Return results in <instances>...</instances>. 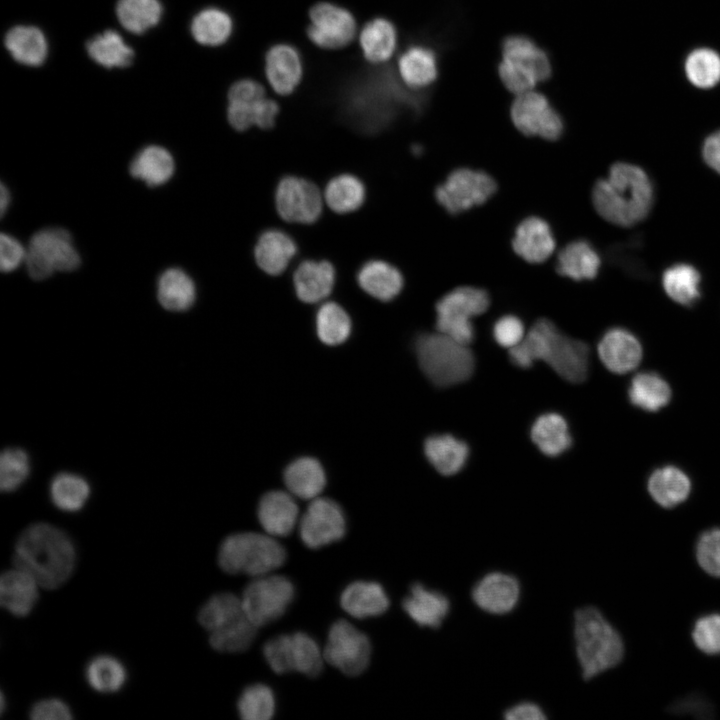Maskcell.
Returning <instances> with one entry per match:
<instances>
[{"label":"cell","mask_w":720,"mask_h":720,"mask_svg":"<svg viewBox=\"0 0 720 720\" xmlns=\"http://www.w3.org/2000/svg\"><path fill=\"white\" fill-rule=\"evenodd\" d=\"M489 304V295L482 288H454L436 303V331L469 345L474 339L472 319L483 314Z\"/></svg>","instance_id":"8"},{"label":"cell","mask_w":720,"mask_h":720,"mask_svg":"<svg viewBox=\"0 0 720 720\" xmlns=\"http://www.w3.org/2000/svg\"><path fill=\"white\" fill-rule=\"evenodd\" d=\"M574 639L585 680L616 667L624 657L621 635L596 607L585 606L575 611Z\"/></svg>","instance_id":"4"},{"label":"cell","mask_w":720,"mask_h":720,"mask_svg":"<svg viewBox=\"0 0 720 720\" xmlns=\"http://www.w3.org/2000/svg\"><path fill=\"white\" fill-rule=\"evenodd\" d=\"M4 42L12 57L21 64L39 66L47 57V41L37 27L15 26L7 32Z\"/></svg>","instance_id":"37"},{"label":"cell","mask_w":720,"mask_h":720,"mask_svg":"<svg viewBox=\"0 0 720 720\" xmlns=\"http://www.w3.org/2000/svg\"><path fill=\"white\" fill-rule=\"evenodd\" d=\"M279 112L277 102L272 99L262 98L256 107L255 125L260 129H270L275 124V118Z\"/></svg>","instance_id":"61"},{"label":"cell","mask_w":720,"mask_h":720,"mask_svg":"<svg viewBox=\"0 0 720 720\" xmlns=\"http://www.w3.org/2000/svg\"><path fill=\"white\" fill-rule=\"evenodd\" d=\"M498 75L505 88L516 95L533 90L539 83L529 70L506 59L499 63Z\"/></svg>","instance_id":"55"},{"label":"cell","mask_w":720,"mask_h":720,"mask_svg":"<svg viewBox=\"0 0 720 720\" xmlns=\"http://www.w3.org/2000/svg\"><path fill=\"white\" fill-rule=\"evenodd\" d=\"M504 718L507 720H544L547 716L538 704L525 701L505 710Z\"/></svg>","instance_id":"60"},{"label":"cell","mask_w":720,"mask_h":720,"mask_svg":"<svg viewBox=\"0 0 720 720\" xmlns=\"http://www.w3.org/2000/svg\"><path fill=\"white\" fill-rule=\"evenodd\" d=\"M389 604L384 588L371 581L353 582L340 596L342 609L357 619L379 616L389 608Z\"/></svg>","instance_id":"29"},{"label":"cell","mask_w":720,"mask_h":720,"mask_svg":"<svg viewBox=\"0 0 720 720\" xmlns=\"http://www.w3.org/2000/svg\"><path fill=\"white\" fill-rule=\"evenodd\" d=\"M316 333L326 345L344 343L351 334L352 322L346 310L336 302H324L315 317Z\"/></svg>","instance_id":"45"},{"label":"cell","mask_w":720,"mask_h":720,"mask_svg":"<svg viewBox=\"0 0 720 720\" xmlns=\"http://www.w3.org/2000/svg\"><path fill=\"white\" fill-rule=\"evenodd\" d=\"M29 716L33 720H69L73 717L70 707L58 698L37 701L32 705Z\"/></svg>","instance_id":"58"},{"label":"cell","mask_w":720,"mask_h":720,"mask_svg":"<svg viewBox=\"0 0 720 720\" xmlns=\"http://www.w3.org/2000/svg\"><path fill=\"white\" fill-rule=\"evenodd\" d=\"M513 125L525 136L555 141L564 132V120L546 95L534 90L517 95L510 108Z\"/></svg>","instance_id":"13"},{"label":"cell","mask_w":720,"mask_h":720,"mask_svg":"<svg viewBox=\"0 0 720 720\" xmlns=\"http://www.w3.org/2000/svg\"><path fill=\"white\" fill-rule=\"evenodd\" d=\"M38 582L26 571L14 567L0 578V604L10 614L25 617L39 598Z\"/></svg>","instance_id":"24"},{"label":"cell","mask_w":720,"mask_h":720,"mask_svg":"<svg viewBox=\"0 0 720 720\" xmlns=\"http://www.w3.org/2000/svg\"><path fill=\"white\" fill-rule=\"evenodd\" d=\"M696 559L710 576L720 577V528L704 531L696 543Z\"/></svg>","instance_id":"54"},{"label":"cell","mask_w":720,"mask_h":720,"mask_svg":"<svg viewBox=\"0 0 720 720\" xmlns=\"http://www.w3.org/2000/svg\"><path fill=\"white\" fill-rule=\"evenodd\" d=\"M293 583L285 576L255 577L245 587L241 601L247 617L261 627L279 619L294 599Z\"/></svg>","instance_id":"11"},{"label":"cell","mask_w":720,"mask_h":720,"mask_svg":"<svg viewBox=\"0 0 720 720\" xmlns=\"http://www.w3.org/2000/svg\"><path fill=\"white\" fill-rule=\"evenodd\" d=\"M356 281L366 294L381 302L393 300L404 285L400 270L380 259L365 262L356 274Z\"/></svg>","instance_id":"27"},{"label":"cell","mask_w":720,"mask_h":720,"mask_svg":"<svg viewBox=\"0 0 720 720\" xmlns=\"http://www.w3.org/2000/svg\"><path fill=\"white\" fill-rule=\"evenodd\" d=\"M297 252L298 246L288 233L269 228L258 236L253 258L262 272L269 276H279L286 271Z\"/></svg>","instance_id":"18"},{"label":"cell","mask_w":720,"mask_h":720,"mask_svg":"<svg viewBox=\"0 0 720 720\" xmlns=\"http://www.w3.org/2000/svg\"><path fill=\"white\" fill-rule=\"evenodd\" d=\"M592 202L606 221L631 227L642 221L653 203V186L646 172L635 165L618 162L592 190Z\"/></svg>","instance_id":"3"},{"label":"cell","mask_w":720,"mask_h":720,"mask_svg":"<svg viewBox=\"0 0 720 720\" xmlns=\"http://www.w3.org/2000/svg\"><path fill=\"white\" fill-rule=\"evenodd\" d=\"M299 508L289 492L265 493L258 504L257 517L264 531L273 537L288 536L298 522Z\"/></svg>","instance_id":"22"},{"label":"cell","mask_w":720,"mask_h":720,"mask_svg":"<svg viewBox=\"0 0 720 720\" xmlns=\"http://www.w3.org/2000/svg\"><path fill=\"white\" fill-rule=\"evenodd\" d=\"M497 183L488 173L468 167L456 168L435 189V199L449 214L457 215L487 202Z\"/></svg>","instance_id":"9"},{"label":"cell","mask_w":720,"mask_h":720,"mask_svg":"<svg viewBox=\"0 0 720 720\" xmlns=\"http://www.w3.org/2000/svg\"><path fill=\"white\" fill-rule=\"evenodd\" d=\"M691 637L701 652L707 655L720 654V614L712 613L698 618Z\"/></svg>","instance_id":"53"},{"label":"cell","mask_w":720,"mask_h":720,"mask_svg":"<svg viewBox=\"0 0 720 720\" xmlns=\"http://www.w3.org/2000/svg\"><path fill=\"white\" fill-rule=\"evenodd\" d=\"M525 335V327L521 319L514 315L502 316L493 327V336L496 342L508 349L517 346Z\"/></svg>","instance_id":"56"},{"label":"cell","mask_w":720,"mask_h":720,"mask_svg":"<svg viewBox=\"0 0 720 720\" xmlns=\"http://www.w3.org/2000/svg\"><path fill=\"white\" fill-rule=\"evenodd\" d=\"M263 653L268 665L277 674L295 671L315 677L323 667V651L304 632L282 634L268 640Z\"/></svg>","instance_id":"10"},{"label":"cell","mask_w":720,"mask_h":720,"mask_svg":"<svg viewBox=\"0 0 720 720\" xmlns=\"http://www.w3.org/2000/svg\"><path fill=\"white\" fill-rule=\"evenodd\" d=\"M217 559L224 572L255 578L270 574L282 566L286 560V550L267 533L239 532L222 541Z\"/></svg>","instance_id":"6"},{"label":"cell","mask_w":720,"mask_h":720,"mask_svg":"<svg viewBox=\"0 0 720 720\" xmlns=\"http://www.w3.org/2000/svg\"><path fill=\"white\" fill-rule=\"evenodd\" d=\"M371 656L369 638L350 622L340 619L329 629L323 657L328 664L348 676L361 674Z\"/></svg>","instance_id":"14"},{"label":"cell","mask_w":720,"mask_h":720,"mask_svg":"<svg viewBox=\"0 0 720 720\" xmlns=\"http://www.w3.org/2000/svg\"><path fill=\"white\" fill-rule=\"evenodd\" d=\"M531 439L549 457L559 456L572 443L566 420L556 413H546L537 418L531 428Z\"/></svg>","instance_id":"38"},{"label":"cell","mask_w":720,"mask_h":720,"mask_svg":"<svg viewBox=\"0 0 720 720\" xmlns=\"http://www.w3.org/2000/svg\"><path fill=\"white\" fill-rule=\"evenodd\" d=\"M520 598V583L513 575L491 572L472 588V599L478 608L495 615L511 612Z\"/></svg>","instance_id":"17"},{"label":"cell","mask_w":720,"mask_h":720,"mask_svg":"<svg viewBox=\"0 0 720 720\" xmlns=\"http://www.w3.org/2000/svg\"><path fill=\"white\" fill-rule=\"evenodd\" d=\"M10 203V194L7 187L4 185V183L1 184L0 189V211L1 215L3 216L9 206Z\"/></svg>","instance_id":"63"},{"label":"cell","mask_w":720,"mask_h":720,"mask_svg":"<svg viewBox=\"0 0 720 720\" xmlns=\"http://www.w3.org/2000/svg\"><path fill=\"white\" fill-rule=\"evenodd\" d=\"M265 97L264 87L255 80L243 79L229 89L228 101L253 103Z\"/></svg>","instance_id":"59"},{"label":"cell","mask_w":720,"mask_h":720,"mask_svg":"<svg viewBox=\"0 0 720 720\" xmlns=\"http://www.w3.org/2000/svg\"><path fill=\"white\" fill-rule=\"evenodd\" d=\"M690 491L689 477L675 466L667 465L656 469L648 480L650 496L663 508H673L684 502Z\"/></svg>","instance_id":"32"},{"label":"cell","mask_w":720,"mask_h":720,"mask_svg":"<svg viewBox=\"0 0 720 720\" xmlns=\"http://www.w3.org/2000/svg\"><path fill=\"white\" fill-rule=\"evenodd\" d=\"M601 258L592 244L586 240H574L558 253L556 271L575 281L592 280L599 272Z\"/></svg>","instance_id":"30"},{"label":"cell","mask_w":720,"mask_h":720,"mask_svg":"<svg viewBox=\"0 0 720 720\" xmlns=\"http://www.w3.org/2000/svg\"><path fill=\"white\" fill-rule=\"evenodd\" d=\"M175 163L171 153L158 145L140 150L130 163V174L148 186H160L173 176Z\"/></svg>","instance_id":"33"},{"label":"cell","mask_w":720,"mask_h":720,"mask_svg":"<svg viewBox=\"0 0 720 720\" xmlns=\"http://www.w3.org/2000/svg\"><path fill=\"white\" fill-rule=\"evenodd\" d=\"M257 628L247 615L243 614L211 631L209 643L219 652H242L254 641Z\"/></svg>","instance_id":"46"},{"label":"cell","mask_w":720,"mask_h":720,"mask_svg":"<svg viewBox=\"0 0 720 720\" xmlns=\"http://www.w3.org/2000/svg\"><path fill=\"white\" fill-rule=\"evenodd\" d=\"M245 614L241 598L230 592L211 596L200 608L197 618L209 632Z\"/></svg>","instance_id":"49"},{"label":"cell","mask_w":720,"mask_h":720,"mask_svg":"<svg viewBox=\"0 0 720 720\" xmlns=\"http://www.w3.org/2000/svg\"><path fill=\"white\" fill-rule=\"evenodd\" d=\"M501 52L502 59L523 66L535 75L539 83L552 77L553 66L549 54L526 35L506 36L501 42Z\"/></svg>","instance_id":"28"},{"label":"cell","mask_w":720,"mask_h":720,"mask_svg":"<svg viewBox=\"0 0 720 720\" xmlns=\"http://www.w3.org/2000/svg\"><path fill=\"white\" fill-rule=\"evenodd\" d=\"M702 154L707 165L720 174V130L706 138Z\"/></svg>","instance_id":"62"},{"label":"cell","mask_w":720,"mask_h":720,"mask_svg":"<svg viewBox=\"0 0 720 720\" xmlns=\"http://www.w3.org/2000/svg\"><path fill=\"white\" fill-rule=\"evenodd\" d=\"M116 15L126 30L140 34L159 22L162 6L159 0H119Z\"/></svg>","instance_id":"47"},{"label":"cell","mask_w":720,"mask_h":720,"mask_svg":"<svg viewBox=\"0 0 720 720\" xmlns=\"http://www.w3.org/2000/svg\"><path fill=\"white\" fill-rule=\"evenodd\" d=\"M324 202L336 214H349L360 209L366 199V188L360 178L342 173L331 178L323 191Z\"/></svg>","instance_id":"36"},{"label":"cell","mask_w":720,"mask_h":720,"mask_svg":"<svg viewBox=\"0 0 720 720\" xmlns=\"http://www.w3.org/2000/svg\"><path fill=\"white\" fill-rule=\"evenodd\" d=\"M49 494L52 503L58 509L76 512L86 504L90 495V486L81 476L62 472L52 479Z\"/></svg>","instance_id":"43"},{"label":"cell","mask_w":720,"mask_h":720,"mask_svg":"<svg viewBox=\"0 0 720 720\" xmlns=\"http://www.w3.org/2000/svg\"><path fill=\"white\" fill-rule=\"evenodd\" d=\"M701 277L695 267L676 264L666 269L662 284L666 294L676 303L691 306L700 298Z\"/></svg>","instance_id":"41"},{"label":"cell","mask_w":720,"mask_h":720,"mask_svg":"<svg viewBox=\"0 0 720 720\" xmlns=\"http://www.w3.org/2000/svg\"><path fill=\"white\" fill-rule=\"evenodd\" d=\"M265 73L275 92L280 95L292 93L303 73L297 50L288 44L271 47L265 57Z\"/></svg>","instance_id":"26"},{"label":"cell","mask_w":720,"mask_h":720,"mask_svg":"<svg viewBox=\"0 0 720 720\" xmlns=\"http://www.w3.org/2000/svg\"><path fill=\"white\" fill-rule=\"evenodd\" d=\"M157 299L166 310L186 311L192 307L196 299L194 281L185 271L169 268L158 279Z\"/></svg>","instance_id":"35"},{"label":"cell","mask_w":720,"mask_h":720,"mask_svg":"<svg viewBox=\"0 0 720 720\" xmlns=\"http://www.w3.org/2000/svg\"><path fill=\"white\" fill-rule=\"evenodd\" d=\"M346 518L340 505L326 497L312 499L299 520V535L311 549H318L342 539Z\"/></svg>","instance_id":"15"},{"label":"cell","mask_w":720,"mask_h":720,"mask_svg":"<svg viewBox=\"0 0 720 720\" xmlns=\"http://www.w3.org/2000/svg\"><path fill=\"white\" fill-rule=\"evenodd\" d=\"M397 44L395 26L385 18H375L363 27L360 45L367 60L375 63L388 60Z\"/></svg>","instance_id":"39"},{"label":"cell","mask_w":720,"mask_h":720,"mask_svg":"<svg viewBox=\"0 0 720 720\" xmlns=\"http://www.w3.org/2000/svg\"><path fill=\"white\" fill-rule=\"evenodd\" d=\"M307 35L317 46L337 49L348 45L356 33L353 15L338 5L319 2L309 12Z\"/></svg>","instance_id":"16"},{"label":"cell","mask_w":720,"mask_h":720,"mask_svg":"<svg viewBox=\"0 0 720 720\" xmlns=\"http://www.w3.org/2000/svg\"><path fill=\"white\" fill-rule=\"evenodd\" d=\"M25 265L34 280H44L55 272L73 271L81 263L70 233L58 227L44 228L31 237Z\"/></svg>","instance_id":"7"},{"label":"cell","mask_w":720,"mask_h":720,"mask_svg":"<svg viewBox=\"0 0 720 720\" xmlns=\"http://www.w3.org/2000/svg\"><path fill=\"white\" fill-rule=\"evenodd\" d=\"M509 356L520 368H530L535 361L541 360L570 383H581L588 376V345L567 336L546 318L531 326L524 339L509 349Z\"/></svg>","instance_id":"2"},{"label":"cell","mask_w":720,"mask_h":720,"mask_svg":"<svg viewBox=\"0 0 720 720\" xmlns=\"http://www.w3.org/2000/svg\"><path fill=\"white\" fill-rule=\"evenodd\" d=\"M324 197L312 181L295 176L282 177L274 192V205L279 217L293 224L311 225L323 211Z\"/></svg>","instance_id":"12"},{"label":"cell","mask_w":720,"mask_h":720,"mask_svg":"<svg viewBox=\"0 0 720 720\" xmlns=\"http://www.w3.org/2000/svg\"><path fill=\"white\" fill-rule=\"evenodd\" d=\"M27 249L14 237L1 233L0 268L8 273L17 269L26 259Z\"/></svg>","instance_id":"57"},{"label":"cell","mask_w":720,"mask_h":720,"mask_svg":"<svg viewBox=\"0 0 720 720\" xmlns=\"http://www.w3.org/2000/svg\"><path fill=\"white\" fill-rule=\"evenodd\" d=\"M415 352L421 370L437 387L460 384L473 374L475 359L468 345L439 331L420 334Z\"/></svg>","instance_id":"5"},{"label":"cell","mask_w":720,"mask_h":720,"mask_svg":"<svg viewBox=\"0 0 720 720\" xmlns=\"http://www.w3.org/2000/svg\"><path fill=\"white\" fill-rule=\"evenodd\" d=\"M88 685L99 693H115L127 680V670L117 658L99 655L92 658L85 669Z\"/></svg>","instance_id":"42"},{"label":"cell","mask_w":720,"mask_h":720,"mask_svg":"<svg viewBox=\"0 0 720 720\" xmlns=\"http://www.w3.org/2000/svg\"><path fill=\"white\" fill-rule=\"evenodd\" d=\"M398 68L403 82L413 90L429 88L439 76V55L426 44H413L399 56Z\"/></svg>","instance_id":"23"},{"label":"cell","mask_w":720,"mask_h":720,"mask_svg":"<svg viewBox=\"0 0 720 720\" xmlns=\"http://www.w3.org/2000/svg\"><path fill=\"white\" fill-rule=\"evenodd\" d=\"M292 283L300 301L316 304L332 293L336 283V270L327 260L306 259L294 270Z\"/></svg>","instance_id":"19"},{"label":"cell","mask_w":720,"mask_h":720,"mask_svg":"<svg viewBox=\"0 0 720 720\" xmlns=\"http://www.w3.org/2000/svg\"><path fill=\"white\" fill-rule=\"evenodd\" d=\"M30 473V461L21 448L9 447L0 456V488L12 492L19 488Z\"/></svg>","instance_id":"52"},{"label":"cell","mask_w":720,"mask_h":720,"mask_svg":"<svg viewBox=\"0 0 720 720\" xmlns=\"http://www.w3.org/2000/svg\"><path fill=\"white\" fill-rule=\"evenodd\" d=\"M424 452L431 465L444 476L458 473L464 467L469 455L466 443L449 434L427 438Z\"/></svg>","instance_id":"34"},{"label":"cell","mask_w":720,"mask_h":720,"mask_svg":"<svg viewBox=\"0 0 720 720\" xmlns=\"http://www.w3.org/2000/svg\"><path fill=\"white\" fill-rule=\"evenodd\" d=\"M232 27V19L225 11L206 8L193 18L191 32L200 44L217 46L229 38Z\"/></svg>","instance_id":"48"},{"label":"cell","mask_w":720,"mask_h":720,"mask_svg":"<svg viewBox=\"0 0 720 720\" xmlns=\"http://www.w3.org/2000/svg\"><path fill=\"white\" fill-rule=\"evenodd\" d=\"M684 67L688 80L698 88H712L720 81V56L712 49H695L687 56Z\"/></svg>","instance_id":"50"},{"label":"cell","mask_w":720,"mask_h":720,"mask_svg":"<svg viewBox=\"0 0 720 720\" xmlns=\"http://www.w3.org/2000/svg\"><path fill=\"white\" fill-rule=\"evenodd\" d=\"M237 708L244 720H269L275 712L272 690L264 684H253L241 693Z\"/></svg>","instance_id":"51"},{"label":"cell","mask_w":720,"mask_h":720,"mask_svg":"<svg viewBox=\"0 0 720 720\" xmlns=\"http://www.w3.org/2000/svg\"><path fill=\"white\" fill-rule=\"evenodd\" d=\"M14 567L29 573L44 589H57L72 575L76 548L60 528L45 522L26 527L18 536L12 556Z\"/></svg>","instance_id":"1"},{"label":"cell","mask_w":720,"mask_h":720,"mask_svg":"<svg viewBox=\"0 0 720 720\" xmlns=\"http://www.w3.org/2000/svg\"><path fill=\"white\" fill-rule=\"evenodd\" d=\"M597 352L604 366L616 374L632 371L642 359L639 340L623 328L608 330L601 338Z\"/></svg>","instance_id":"21"},{"label":"cell","mask_w":720,"mask_h":720,"mask_svg":"<svg viewBox=\"0 0 720 720\" xmlns=\"http://www.w3.org/2000/svg\"><path fill=\"white\" fill-rule=\"evenodd\" d=\"M284 483L293 496L312 500L319 497L324 490L326 475L318 460L312 457H301L294 460L285 469Z\"/></svg>","instance_id":"31"},{"label":"cell","mask_w":720,"mask_h":720,"mask_svg":"<svg viewBox=\"0 0 720 720\" xmlns=\"http://www.w3.org/2000/svg\"><path fill=\"white\" fill-rule=\"evenodd\" d=\"M628 396L634 406L655 412L668 404L671 399V389L657 373L643 372L632 379Z\"/></svg>","instance_id":"40"},{"label":"cell","mask_w":720,"mask_h":720,"mask_svg":"<svg viewBox=\"0 0 720 720\" xmlns=\"http://www.w3.org/2000/svg\"><path fill=\"white\" fill-rule=\"evenodd\" d=\"M89 56L106 67H126L131 64L134 52L125 44L120 34L107 30L90 39L86 44Z\"/></svg>","instance_id":"44"},{"label":"cell","mask_w":720,"mask_h":720,"mask_svg":"<svg viewBox=\"0 0 720 720\" xmlns=\"http://www.w3.org/2000/svg\"><path fill=\"white\" fill-rule=\"evenodd\" d=\"M514 252L528 263L546 261L556 248V241L550 225L538 216L523 219L516 227L512 238Z\"/></svg>","instance_id":"20"},{"label":"cell","mask_w":720,"mask_h":720,"mask_svg":"<svg viewBox=\"0 0 720 720\" xmlns=\"http://www.w3.org/2000/svg\"><path fill=\"white\" fill-rule=\"evenodd\" d=\"M406 614L419 626L439 628L450 610V601L442 592L414 583L403 599Z\"/></svg>","instance_id":"25"}]
</instances>
